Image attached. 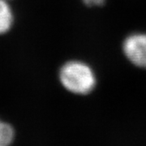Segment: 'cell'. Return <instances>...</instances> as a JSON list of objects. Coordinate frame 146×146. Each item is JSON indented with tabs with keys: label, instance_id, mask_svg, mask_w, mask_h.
<instances>
[{
	"label": "cell",
	"instance_id": "obj_1",
	"mask_svg": "<svg viewBox=\"0 0 146 146\" xmlns=\"http://www.w3.org/2000/svg\"><path fill=\"white\" fill-rule=\"evenodd\" d=\"M59 80L63 87L74 94L86 95L96 86L97 79L92 68L81 61H69L60 68Z\"/></svg>",
	"mask_w": 146,
	"mask_h": 146
},
{
	"label": "cell",
	"instance_id": "obj_2",
	"mask_svg": "<svg viewBox=\"0 0 146 146\" xmlns=\"http://www.w3.org/2000/svg\"><path fill=\"white\" fill-rule=\"evenodd\" d=\"M123 51L132 64L146 69V33H133L126 37Z\"/></svg>",
	"mask_w": 146,
	"mask_h": 146
},
{
	"label": "cell",
	"instance_id": "obj_3",
	"mask_svg": "<svg viewBox=\"0 0 146 146\" xmlns=\"http://www.w3.org/2000/svg\"><path fill=\"white\" fill-rule=\"evenodd\" d=\"M13 23V14L6 0H0V34L5 33Z\"/></svg>",
	"mask_w": 146,
	"mask_h": 146
},
{
	"label": "cell",
	"instance_id": "obj_4",
	"mask_svg": "<svg viewBox=\"0 0 146 146\" xmlns=\"http://www.w3.org/2000/svg\"><path fill=\"white\" fill-rule=\"evenodd\" d=\"M15 132L11 126L0 121V146L10 145L14 140Z\"/></svg>",
	"mask_w": 146,
	"mask_h": 146
},
{
	"label": "cell",
	"instance_id": "obj_5",
	"mask_svg": "<svg viewBox=\"0 0 146 146\" xmlns=\"http://www.w3.org/2000/svg\"><path fill=\"white\" fill-rule=\"evenodd\" d=\"M85 5L89 7H97L104 4L106 0H82Z\"/></svg>",
	"mask_w": 146,
	"mask_h": 146
}]
</instances>
